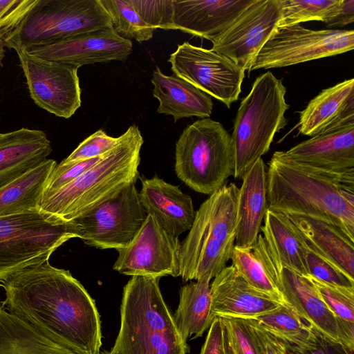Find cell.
Masks as SVG:
<instances>
[{"label":"cell","instance_id":"cell-15","mask_svg":"<svg viewBox=\"0 0 354 354\" xmlns=\"http://www.w3.org/2000/svg\"><path fill=\"white\" fill-rule=\"evenodd\" d=\"M280 19L279 0H254L211 41V50L250 73L258 53L278 28Z\"/></svg>","mask_w":354,"mask_h":354},{"label":"cell","instance_id":"cell-1","mask_svg":"<svg viewBox=\"0 0 354 354\" xmlns=\"http://www.w3.org/2000/svg\"><path fill=\"white\" fill-rule=\"evenodd\" d=\"M0 286L5 308L42 335L76 354H100L95 301L69 270L48 261L17 272Z\"/></svg>","mask_w":354,"mask_h":354},{"label":"cell","instance_id":"cell-42","mask_svg":"<svg viewBox=\"0 0 354 354\" xmlns=\"http://www.w3.org/2000/svg\"><path fill=\"white\" fill-rule=\"evenodd\" d=\"M226 326L234 354H259L257 347L246 319L221 317Z\"/></svg>","mask_w":354,"mask_h":354},{"label":"cell","instance_id":"cell-21","mask_svg":"<svg viewBox=\"0 0 354 354\" xmlns=\"http://www.w3.org/2000/svg\"><path fill=\"white\" fill-rule=\"evenodd\" d=\"M354 125V79L322 91L299 113V131L313 137Z\"/></svg>","mask_w":354,"mask_h":354},{"label":"cell","instance_id":"cell-4","mask_svg":"<svg viewBox=\"0 0 354 354\" xmlns=\"http://www.w3.org/2000/svg\"><path fill=\"white\" fill-rule=\"evenodd\" d=\"M239 187L225 185L196 211L194 223L180 242L178 277L209 282L230 260L235 245Z\"/></svg>","mask_w":354,"mask_h":354},{"label":"cell","instance_id":"cell-37","mask_svg":"<svg viewBox=\"0 0 354 354\" xmlns=\"http://www.w3.org/2000/svg\"><path fill=\"white\" fill-rule=\"evenodd\" d=\"M140 17L154 30H173V0H128Z\"/></svg>","mask_w":354,"mask_h":354},{"label":"cell","instance_id":"cell-40","mask_svg":"<svg viewBox=\"0 0 354 354\" xmlns=\"http://www.w3.org/2000/svg\"><path fill=\"white\" fill-rule=\"evenodd\" d=\"M38 0H0V35L5 39L14 32Z\"/></svg>","mask_w":354,"mask_h":354},{"label":"cell","instance_id":"cell-6","mask_svg":"<svg viewBox=\"0 0 354 354\" xmlns=\"http://www.w3.org/2000/svg\"><path fill=\"white\" fill-rule=\"evenodd\" d=\"M281 79L270 71L261 74L242 100L231 135L235 178L243 179L254 162L270 149L275 134L287 124L289 109Z\"/></svg>","mask_w":354,"mask_h":354},{"label":"cell","instance_id":"cell-27","mask_svg":"<svg viewBox=\"0 0 354 354\" xmlns=\"http://www.w3.org/2000/svg\"><path fill=\"white\" fill-rule=\"evenodd\" d=\"M46 160L0 188V217L40 208L48 177L56 166Z\"/></svg>","mask_w":354,"mask_h":354},{"label":"cell","instance_id":"cell-23","mask_svg":"<svg viewBox=\"0 0 354 354\" xmlns=\"http://www.w3.org/2000/svg\"><path fill=\"white\" fill-rule=\"evenodd\" d=\"M267 167L258 159L239 188L235 247L252 251L268 210Z\"/></svg>","mask_w":354,"mask_h":354},{"label":"cell","instance_id":"cell-20","mask_svg":"<svg viewBox=\"0 0 354 354\" xmlns=\"http://www.w3.org/2000/svg\"><path fill=\"white\" fill-rule=\"evenodd\" d=\"M213 316L252 319L283 304L250 286L231 265L210 284Z\"/></svg>","mask_w":354,"mask_h":354},{"label":"cell","instance_id":"cell-13","mask_svg":"<svg viewBox=\"0 0 354 354\" xmlns=\"http://www.w3.org/2000/svg\"><path fill=\"white\" fill-rule=\"evenodd\" d=\"M168 62L174 74L230 108L241 92L245 70L211 49L185 41Z\"/></svg>","mask_w":354,"mask_h":354},{"label":"cell","instance_id":"cell-48","mask_svg":"<svg viewBox=\"0 0 354 354\" xmlns=\"http://www.w3.org/2000/svg\"></svg>","mask_w":354,"mask_h":354},{"label":"cell","instance_id":"cell-33","mask_svg":"<svg viewBox=\"0 0 354 354\" xmlns=\"http://www.w3.org/2000/svg\"><path fill=\"white\" fill-rule=\"evenodd\" d=\"M252 319L278 338L286 340L306 333L310 325L288 304H281Z\"/></svg>","mask_w":354,"mask_h":354},{"label":"cell","instance_id":"cell-44","mask_svg":"<svg viewBox=\"0 0 354 354\" xmlns=\"http://www.w3.org/2000/svg\"><path fill=\"white\" fill-rule=\"evenodd\" d=\"M248 323L259 354H288L282 341L263 328L253 319H245Z\"/></svg>","mask_w":354,"mask_h":354},{"label":"cell","instance_id":"cell-34","mask_svg":"<svg viewBox=\"0 0 354 354\" xmlns=\"http://www.w3.org/2000/svg\"><path fill=\"white\" fill-rule=\"evenodd\" d=\"M230 259L232 266L250 286L280 303L286 304L283 296L271 282L252 251L234 246Z\"/></svg>","mask_w":354,"mask_h":354},{"label":"cell","instance_id":"cell-31","mask_svg":"<svg viewBox=\"0 0 354 354\" xmlns=\"http://www.w3.org/2000/svg\"><path fill=\"white\" fill-rule=\"evenodd\" d=\"M342 0H279L281 10L279 27L310 21L326 23L336 13Z\"/></svg>","mask_w":354,"mask_h":354},{"label":"cell","instance_id":"cell-22","mask_svg":"<svg viewBox=\"0 0 354 354\" xmlns=\"http://www.w3.org/2000/svg\"><path fill=\"white\" fill-rule=\"evenodd\" d=\"M141 183L139 198L147 214L173 236L190 230L196 215L191 196L157 176L142 178Z\"/></svg>","mask_w":354,"mask_h":354},{"label":"cell","instance_id":"cell-45","mask_svg":"<svg viewBox=\"0 0 354 354\" xmlns=\"http://www.w3.org/2000/svg\"><path fill=\"white\" fill-rule=\"evenodd\" d=\"M354 21V0H342L335 15L326 23L328 27L340 28Z\"/></svg>","mask_w":354,"mask_h":354},{"label":"cell","instance_id":"cell-11","mask_svg":"<svg viewBox=\"0 0 354 354\" xmlns=\"http://www.w3.org/2000/svg\"><path fill=\"white\" fill-rule=\"evenodd\" d=\"M147 216L133 183L71 221L86 245L117 250L131 242Z\"/></svg>","mask_w":354,"mask_h":354},{"label":"cell","instance_id":"cell-39","mask_svg":"<svg viewBox=\"0 0 354 354\" xmlns=\"http://www.w3.org/2000/svg\"><path fill=\"white\" fill-rule=\"evenodd\" d=\"M118 140V137H111L102 129H99L84 140L62 162H76L100 157L112 149Z\"/></svg>","mask_w":354,"mask_h":354},{"label":"cell","instance_id":"cell-32","mask_svg":"<svg viewBox=\"0 0 354 354\" xmlns=\"http://www.w3.org/2000/svg\"><path fill=\"white\" fill-rule=\"evenodd\" d=\"M109 13L113 28L121 37L138 42L153 37L154 29L140 17L128 0H100Z\"/></svg>","mask_w":354,"mask_h":354},{"label":"cell","instance_id":"cell-41","mask_svg":"<svg viewBox=\"0 0 354 354\" xmlns=\"http://www.w3.org/2000/svg\"><path fill=\"white\" fill-rule=\"evenodd\" d=\"M101 156L76 162L62 161L57 164L48 177L44 195L57 191L73 182L94 165Z\"/></svg>","mask_w":354,"mask_h":354},{"label":"cell","instance_id":"cell-24","mask_svg":"<svg viewBox=\"0 0 354 354\" xmlns=\"http://www.w3.org/2000/svg\"><path fill=\"white\" fill-rule=\"evenodd\" d=\"M51 151L41 130L23 127L0 133V188L46 160Z\"/></svg>","mask_w":354,"mask_h":354},{"label":"cell","instance_id":"cell-26","mask_svg":"<svg viewBox=\"0 0 354 354\" xmlns=\"http://www.w3.org/2000/svg\"><path fill=\"white\" fill-rule=\"evenodd\" d=\"M152 93L159 102L157 112L171 115L176 122L183 118H209L213 102L209 95L174 74L165 75L158 66L153 71Z\"/></svg>","mask_w":354,"mask_h":354},{"label":"cell","instance_id":"cell-17","mask_svg":"<svg viewBox=\"0 0 354 354\" xmlns=\"http://www.w3.org/2000/svg\"><path fill=\"white\" fill-rule=\"evenodd\" d=\"M180 245L178 237L169 233L147 214L131 242L117 250L118 255L113 269L131 277H177Z\"/></svg>","mask_w":354,"mask_h":354},{"label":"cell","instance_id":"cell-43","mask_svg":"<svg viewBox=\"0 0 354 354\" xmlns=\"http://www.w3.org/2000/svg\"><path fill=\"white\" fill-rule=\"evenodd\" d=\"M200 354H234L223 319L215 317L210 325Z\"/></svg>","mask_w":354,"mask_h":354},{"label":"cell","instance_id":"cell-35","mask_svg":"<svg viewBox=\"0 0 354 354\" xmlns=\"http://www.w3.org/2000/svg\"><path fill=\"white\" fill-rule=\"evenodd\" d=\"M281 340L288 354H354V351L324 335L310 324L306 333L292 339Z\"/></svg>","mask_w":354,"mask_h":354},{"label":"cell","instance_id":"cell-30","mask_svg":"<svg viewBox=\"0 0 354 354\" xmlns=\"http://www.w3.org/2000/svg\"><path fill=\"white\" fill-rule=\"evenodd\" d=\"M0 354H76L10 313L0 301Z\"/></svg>","mask_w":354,"mask_h":354},{"label":"cell","instance_id":"cell-9","mask_svg":"<svg viewBox=\"0 0 354 354\" xmlns=\"http://www.w3.org/2000/svg\"><path fill=\"white\" fill-rule=\"evenodd\" d=\"M113 28L100 0H38L6 47L29 50L84 32Z\"/></svg>","mask_w":354,"mask_h":354},{"label":"cell","instance_id":"cell-18","mask_svg":"<svg viewBox=\"0 0 354 354\" xmlns=\"http://www.w3.org/2000/svg\"><path fill=\"white\" fill-rule=\"evenodd\" d=\"M132 49L131 41L120 36L111 28L80 34L27 52L79 68L98 62H124Z\"/></svg>","mask_w":354,"mask_h":354},{"label":"cell","instance_id":"cell-3","mask_svg":"<svg viewBox=\"0 0 354 354\" xmlns=\"http://www.w3.org/2000/svg\"><path fill=\"white\" fill-rule=\"evenodd\" d=\"M158 277L132 276L124 286L120 328L111 354H187Z\"/></svg>","mask_w":354,"mask_h":354},{"label":"cell","instance_id":"cell-47","mask_svg":"<svg viewBox=\"0 0 354 354\" xmlns=\"http://www.w3.org/2000/svg\"><path fill=\"white\" fill-rule=\"evenodd\" d=\"M100 354H111L110 351H104L102 353H100Z\"/></svg>","mask_w":354,"mask_h":354},{"label":"cell","instance_id":"cell-14","mask_svg":"<svg viewBox=\"0 0 354 354\" xmlns=\"http://www.w3.org/2000/svg\"><path fill=\"white\" fill-rule=\"evenodd\" d=\"M30 95L40 108L55 115L71 118L81 106L78 68L30 55L14 47Z\"/></svg>","mask_w":354,"mask_h":354},{"label":"cell","instance_id":"cell-10","mask_svg":"<svg viewBox=\"0 0 354 354\" xmlns=\"http://www.w3.org/2000/svg\"><path fill=\"white\" fill-rule=\"evenodd\" d=\"M252 251L286 304L320 332L354 351V323L330 311L309 277L286 266L261 234Z\"/></svg>","mask_w":354,"mask_h":354},{"label":"cell","instance_id":"cell-28","mask_svg":"<svg viewBox=\"0 0 354 354\" xmlns=\"http://www.w3.org/2000/svg\"><path fill=\"white\" fill-rule=\"evenodd\" d=\"M260 231L279 258L298 273L309 277L306 263L308 245L288 216L268 209Z\"/></svg>","mask_w":354,"mask_h":354},{"label":"cell","instance_id":"cell-29","mask_svg":"<svg viewBox=\"0 0 354 354\" xmlns=\"http://www.w3.org/2000/svg\"><path fill=\"white\" fill-rule=\"evenodd\" d=\"M210 283L196 281L183 286L174 320L183 339L203 336L214 317L212 313Z\"/></svg>","mask_w":354,"mask_h":354},{"label":"cell","instance_id":"cell-46","mask_svg":"<svg viewBox=\"0 0 354 354\" xmlns=\"http://www.w3.org/2000/svg\"><path fill=\"white\" fill-rule=\"evenodd\" d=\"M6 44L5 41V37L0 35V66H3V59L5 57Z\"/></svg>","mask_w":354,"mask_h":354},{"label":"cell","instance_id":"cell-16","mask_svg":"<svg viewBox=\"0 0 354 354\" xmlns=\"http://www.w3.org/2000/svg\"><path fill=\"white\" fill-rule=\"evenodd\" d=\"M278 152L306 172L354 187V125L313 136Z\"/></svg>","mask_w":354,"mask_h":354},{"label":"cell","instance_id":"cell-25","mask_svg":"<svg viewBox=\"0 0 354 354\" xmlns=\"http://www.w3.org/2000/svg\"><path fill=\"white\" fill-rule=\"evenodd\" d=\"M287 216L311 250L354 279V239L328 222L304 216Z\"/></svg>","mask_w":354,"mask_h":354},{"label":"cell","instance_id":"cell-5","mask_svg":"<svg viewBox=\"0 0 354 354\" xmlns=\"http://www.w3.org/2000/svg\"><path fill=\"white\" fill-rule=\"evenodd\" d=\"M144 142L138 127L130 126L116 145L77 178L43 196L40 208L71 221L139 178Z\"/></svg>","mask_w":354,"mask_h":354},{"label":"cell","instance_id":"cell-38","mask_svg":"<svg viewBox=\"0 0 354 354\" xmlns=\"http://www.w3.org/2000/svg\"><path fill=\"white\" fill-rule=\"evenodd\" d=\"M306 263L309 277L330 285L354 288V279L317 254L308 246L306 253Z\"/></svg>","mask_w":354,"mask_h":354},{"label":"cell","instance_id":"cell-36","mask_svg":"<svg viewBox=\"0 0 354 354\" xmlns=\"http://www.w3.org/2000/svg\"><path fill=\"white\" fill-rule=\"evenodd\" d=\"M309 277L330 311L337 317L354 323V288L330 285Z\"/></svg>","mask_w":354,"mask_h":354},{"label":"cell","instance_id":"cell-8","mask_svg":"<svg viewBox=\"0 0 354 354\" xmlns=\"http://www.w3.org/2000/svg\"><path fill=\"white\" fill-rule=\"evenodd\" d=\"M177 177L194 191L211 195L234 176L231 135L219 122L199 119L186 127L176 143Z\"/></svg>","mask_w":354,"mask_h":354},{"label":"cell","instance_id":"cell-19","mask_svg":"<svg viewBox=\"0 0 354 354\" xmlns=\"http://www.w3.org/2000/svg\"><path fill=\"white\" fill-rule=\"evenodd\" d=\"M254 0H173V30L210 41L222 33Z\"/></svg>","mask_w":354,"mask_h":354},{"label":"cell","instance_id":"cell-2","mask_svg":"<svg viewBox=\"0 0 354 354\" xmlns=\"http://www.w3.org/2000/svg\"><path fill=\"white\" fill-rule=\"evenodd\" d=\"M268 209L328 222L354 239V187L304 171L275 151L267 168Z\"/></svg>","mask_w":354,"mask_h":354},{"label":"cell","instance_id":"cell-12","mask_svg":"<svg viewBox=\"0 0 354 354\" xmlns=\"http://www.w3.org/2000/svg\"><path fill=\"white\" fill-rule=\"evenodd\" d=\"M353 48V30H314L299 24L279 27L258 53L250 72L334 56Z\"/></svg>","mask_w":354,"mask_h":354},{"label":"cell","instance_id":"cell-7","mask_svg":"<svg viewBox=\"0 0 354 354\" xmlns=\"http://www.w3.org/2000/svg\"><path fill=\"white\" fill-rule=\"evenodd\" d=\"M73 238L79 236L71 221L41 208L0 217V285L19 271L48 261Z\"/></svg>","mask_w":354,"mask_h":354}]
</instances>
